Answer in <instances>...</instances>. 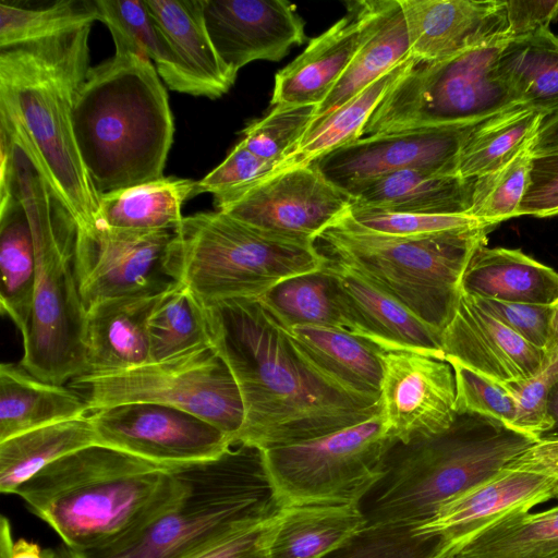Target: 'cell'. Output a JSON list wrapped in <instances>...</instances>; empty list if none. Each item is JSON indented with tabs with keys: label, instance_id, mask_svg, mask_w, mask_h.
Here are the masks:
<instances>
[{
	"label": "cell",
	"instance_id": "cell-51",
	"mask_svg": "<svg viewBox=\"0 0 558 558\" xmlns=\"http://www.w3.org/2000/svg\"><path fill=\"white\" fill-rule=\"evenodd\" d=\"M558 215V149L532 155L529 180L518 217Z\"/></svg>",
	"mask_w": 558,
	"mask_h": 558
},
{
	"label": "cell",
	"instance_id": "cell-58",
	"mask_svg": "<svg viewBox=\"0 0 558 558\" xmlns=\"http://www.w3.org/2000/svg\"><path fill=\"white\" fill-rule=\"evenodd\" d=\"M46 558H74L72 550L64 544L54 548L44 549Z\"/></svg>",
	"mask_w": 558,
	"mask_h": 558
},
{
	"label": "cell",
	"instance_id": "cell-32",
	"mask_svg": "<svg viewBox=\"0 0 558 558\" xmlns=\"http://www.w3.org/2000/svg\"><path fill=\"white\" fill-rule=\"evenodd\" d=\"M194 180L171 175L100 194L98 226L131 231H174L184 217L183 204L194 197Z\"/></svg>",
	"mask_w": 558,
	"mask_h": 558
},
{
	"label": "cell",
	"instance_id": "cell-25",
	"mask_svg": "<svg viewBox=\"0 0 558 558\" xmlns=\"http://www.w3.org/2000/svg\"><path fill=\"white\" fill-rule=\"evenodd\" d=\"M362 39L360 16L348 7L345 16L313 38L301 54L276 74L272 107L322 105L350 65Z\"/></svg>",
	"mask_w": 558,
	"mask_h": 558
},
{
	"label": "cell",
	"instance_id": "cell-38",
	"mask_svg": "<svg viewBox=\"0 0 558 558\" xmlns=\"http://www.w3.org/2000/svg\"><path fill=\"white\" fill-rule=\"evenodd\" d=\"M97 20L107 25L114 46L155 63L168 88L194 96V88L157 26L145 0H95Z\"/></svg>",
	"mask_w": 558,
	"mask_h": 558
},
{
	"label": "cell",
	"instance_id": "cell-34",
	"mask_svg": "<svg viewBox=\"0 0 558 558\" xmlns=\"http://www.w3.org/2000/svg\"><path fill=\"white\" fill-rule=\"evenodd\" d=\"M0 305L22 338L26 335L36 278V252L27 215L13 194L0 202Z\"/></svg>",
	"mask_w": 558,
	"mask_h": 558
},
{
	"label": "cell",
	"instance_id": "cell-5",
	"mask_svg": "<svg viewBox=\"0 0 558 558\" xmlns=\"http://www.w3.org/2000/svg\"><path fill=\"white\" fill-rule=\"evenodd\" d=\"M172 466L93 445L52 462L14 493L73 551L107 546L181 492Z\"/></svg>",
	"mask_w": 558,
	"mask_h": 558
},
{
	"label": "cell",
	"instance_id": "cell-24",
	"mask_svg": "<svg viewBox=\"0 0 558 558\" xmlns=\"http://www.w3.org/2000/svg\"><path fill=\"white\" fill-rule=\"evenodd\" d=\"M160 294L110 299L85 311V374H110L149 363L148 318Z\"/></svg>",
	"mask_w": 558,
	"mask_h": 558
},
{
	"label": "cell",
	"instance_id": "cell-47",
	"mask_svg": "<svg viewBox=\"0 0 558 558\" xmlns=\"http://www.w3.org/2000/svg\"><path fill=\"white\" fill-rule=\"evenodd\" d=\"M448 362L454 373L457 414L486 417L514 430V405L501 386L458 362Z\"/></svg>",
	"mask_w": 558,
	"mask_h": 558
},
{
	"label": "cell",
	"instance_id": "cell-22",
	"mask_svg": "<svg viewBox=\"0 0 558 558\" xmlns=\"http://www.w3.org/2000/svg\"><path fill=\"white\" fill-rule=\"evenodd\" d=\"M327 268L333 281L345 331L363 338L380 351H408L445 359L437 330L329 257Z\"/></svg>",
	"mask_w": 558,
	"mask_h": 558
},
{
	"label": "cell",
	"instance_id": "cell-41",
	"mask_svg": "<svg viewBox=\"0 0 558 558\" xmlns=\"http://www.w3.org/2000/svg\"><path fill=\"white\" fill-rule=\"evenodd\" d=\"M260 298L290 326L313 325L345 331L327 263L320 270L280 282Z\"/></svg>",
	"mask_w": 558,
	"mask_h": 558
},
{
	"label": "cell",
	"instance_id": "cell-23",
	"mask_svg": "<svg viewBox=\"0 0 558 558\" xmlns=\"http://www.w3.org/2000/svg\"><path fill=\"white\" fill-rule=\"evenodd\" d=\"M347 5L360 16L363 39L337 85L316 108L313 123L411 58L407 22L399 0H359Z\"/></svg>",
	"mask_w": 558,
	"mask_h": 558
},
{
	"label": "cell",
	"instance_id": "cell-20",
	"mask_svg": "<svg viewBox=\"0 0 558 558\" xmlns=\"http://www.w3.org/2000/svg\"><path fill=\"white\" fill-rule=\"evenodd\" d=\"M440 345L447 361L498 384L534 376L546 356L545 350L520 337L463 291L441 332Z\"/></svg>",
	"mask_w": 558,
	"mask_h": 558
},
{
	"label": "cell",
	"instance_id": "cell-35",
	"mask_svg": "<svg viewBox=\"0 0 558 558\" xmlns=\"http://www.w3.org/2000/svg\"><path fill=\"white\" fill-rule=\"evenodd\" d=\"M497 68L521 105L558 112V37L550 29L504 44Z\"/></svg>",
	"mask_w": 558,
	"mask_h": 558
},
{
	"label": "cell",
	"instance_id": "cell-14",
	"mask_svg": "<svg viewBox=\"0 0 558 558\" xmlns=\"http://www.w3.org/2000/svg\"><path fill=\"white\" fill-rule=\"evenodd\" d=\"M88 415L98 445L167 468L214 459L234 446L205 420L159 403L117 404Z\"/></svg>",
	"mask_w": 558,
	"mask_h": 558
},
{
	"label": "cell",
	"instance_id": "cell-43",
	"mask_svg": "<svg viewBox=\"0 0 558 558\" xmlns=\"http://www.w3.org/2000/svg\"><path fill=\"white\" fill-rule=\"evenodd\" d=\"M531 149L527 148L501 168L475 178L469 216L497 226L518 217L529 180Z\"/></svg>",
	"mask_w": 558,
	"mask_h": 558
},
{
	"label": "cell",
	"instance_id": "cell-48",
	"mask_svg": "<svg viewBox=\"0 0 558 558\" xmlns=\"http://www.w3.org/2000/svg\"><path fill=\"white\" fill-rule=\"evenodd\" d=\"M279 163L259 158L240 141L226 159L203 179L195 181L194 196L218 195L243 190L278 171Z\"/></svg>",
	"mask_w": 558,
	"mask_h": 558
},
{
	"label": "cell",
	"instance_id": "cell-59",
	"mask_svg": "<svg viewBox=\"0 0 558 558\" xmlns=\"http://www.w3.org/2000/svg\"><path fill=\"white\" fill-rule=\"evenodd\" d=\"M263 558H266V556H265V557H263Z\"/></svg>",
	"mask_w": 558,
	"mask_h": 558
},
{
	"label": "cell",
	"instance_id": "cell-15",
	"mask_svg": "<svg viewBox=\"0 0 558 558\" xmlns=\"http://www.w3.org/2000/svg\"><path fill=\"white\" fill-rule=\"evenodd\" d=\"M173 231L98 226L75 238V272L85 311L101 301L160 294L174 281L167 270Z\"/></svg>",
	"mask_w": 558,
	"mask_h": 558
},
{
	"label": "cell",
	"instance_id": "cell-26",
	"mask_svg": "<svg viewBox=\"0 0 558 558\" xmlns=\"http://www.w3.org/2000/svg\"><path fill=\"white\" fill-rule=\"evenodd\" d=\"M474 179L408 169L348 191L351 206L390 213L468 215Z\"/></svg>",
	"mask_w": 558,
	"mask_h": 558
},
{
	"label": "cell",
	"instance_id": "cell-1",
	"mask_svg": "<svg viewBox=\"0 0 558 558\" xmlns=\"http://www.w3.org/2000/svg\"><path fill=\"white\" fill-rule=\"evenodd\" d=\"M199 306L209 344L241 395L244 421L234 446L264 450L305 441L381 412V400L353 396L322 374L264 299Z\"/></svg>",
	"mask_w": 558,
	"mask_h": 558
},
{
	"label": "cell",
	"instance_id": "cell-33",
	"mask_svg": "<svg viewBox=\"0 0 558 558\" xmlns=\"http://www.w3.org/2000/svg\"><path fill=\"white\" fill-rule=\"evenodd\" d=\"M93 445H98V439L88 414L0 441L1 493L14 494L47 465Z\"/></svg>",
	"mask_w": 558,
	"mask_h": 558
},
{
	"label": "cell",
	"instance_id": "cell-31",
	"mask_svg": "<svg viewBox=\"0 0 558 558\" xmlns=\"http://www.w3.org/2000/svg\"><path fill=\"white\" fill-rule=\"evenodd\" d=\"M85 400L69 386L41 380L22 366L0 365V441L87 415Z\"/></svg>",
	"mask_w": 558,
	"mask_h": 558
},
{
	"label": "cell",
	"instance_id": "cell-10",
	"mask_svg": "<svg viewBox=\"0 0 558 558\" xmlns=\"http://www.w3.org/2000/svg\"><path fill=\"white\" fill-rule=\"evenodd\" d=\"M504 44L470 49L438 61L414 60L386 93L363 136L475 124L519 105L497 68Z\"/></svg>",
	"mask_w": 558,
	"mask_h": 558
},
{
	"label": "cell",
	"instance_id": "cell-18",
	"mask_svg": "<svg viewBox=\"0 0 558 558\" xmlns=\"http://www.w3.org/2000/svg\"><path fill=\"white\" fill-rule=\"evenodd\" d=\"M554 498L549 480L534 472L504 469L490 480L444 504L411 534L414 549L430 543L425 558H445L453 548L492 525L531 511Z\"/></svg>",
	"mask_w": 558,
	"mask_h": 558
},
{
	"label": "cell",
	"instance_id": "cell-6",
	"mask_svg": "<svg viewBox=\"0 0 558 558\" xmlns=\"http://www.w3.org/2000/svg\"><path fill=\"white\" fill-rule=\"evenodd\" d=\"M13 189L27 215L36 252L32 314L20 366L41 380L63 385L86 372L85 308L75 272L76 225L16 145Z\"/></svg>",
	"mask_w": 558,
	"mask_h": 558
},
{
	"label": "cell",
	"instance_id": "cell-27",
	"mask_svg": "<svg viewBox=\"0 0 558 558\" xmlns=\"http://www.w3.org/2000/svg\"><path fill=\"white\" fill-rule=\"evenodd\" d=\"M184 73L194 96L210 99L227 94L238 73L227 66L208 35L202 0H145Z\"/></svg>",
	"mask_w": 558,
	"mask_h": 558
},
{
	"label": "cell",
	"instance_id": "cell-45",
	"mask_svg": "<svg viewBox=\"0 0 558 558\" xmlns=\"http://www.w3.org/2000/svg\"><path fill=\"white\" fill-rule=\"evenodd\" d=\"M545 353L544 364L534 376L514 383H499L514 405V430L535 441L554 426L548 397L558 381V355L550 351Z\"/></svg>",
	"mask_w": 558,
	"mask_h": 558
},
{
	"label": "cell",
	"instance_id": "cell-56",
	"mask_svg": "<svg viewBox=\"0 0 558 558\" xmlns=\"http://www.w3.org/2000/svg\"><path fill=\"white\" fill-rule=\"evenodd\" d=\"M548 411L554 420V426L539 440L558 439V381L550 389L548 397Z\"/></svg>",
	"mask_w": 558,
	"mask_h": 558
},
{
	"label": "cell",
	"instance_id": "cell-55",
	"mask_svg": "<svg viewBox=\"0 0 558 558\" xmlns=\"http://www.w3.org/2000/svg\"><path fill=\"white\" fill-rule=\"evenodd\" d=\"M530 149L532 155L558 149V112L544 120Z\"/></svg>",
	"mask_w": 558,
	"mask_h": 558
},
{
	"label": "cell",
	"instance_id": "cell-30",
	"mask_svg": "<svg viewBox=\"0 0 558 558\" xmlns=\"http://www.w3.org/2000/svg\"><path fill=\"white\" fill-rule=\"evenodd\" d=\"M282 508L266 558H324L351 545L364 532L360 504H314Z\"/></svg>",
	"mask_w": 558,
	"mask_h": 558
},
{
	"label": "cell",
	"instance_id": "cell-44",
	"mask_svg": "<svg viewBox=\"0 0 558 558\" xmlns=\"http://www.w3.org/2000/svg\"><path fill=\"white\" fill-rule=\"evenodd\" d=\"M316 108L276 105L265 117L253 121L243 130L241 142L257 157L277 162L283 169L286 159L313 123Z\"/></svg>",
	"mask_w": 558,
	"mask_h": 558
},
{
	"label": "cell",
	"instance_id": "cell-7",
	"mask_svg": "<svg viewBox=\"0 0 558 558\" xmlns=\"http://www.w3.org/2000/svg\"><path fill=\"white\" fill-rule=\"evenodd\" d=\"M172 468L182 489L165 509L107 546L72 550L74 558H185L279 508L255 448Z\"/></svg>",
	"mask_w": 558,
	"mask_h": 558
},
{
	"label": "cell",
	"instance_id": "cell-36",
	"mask_svg": "<svg viewBox=\"0 0 558 558\" xmlns=\"http://www.w3.org/2000/svg\"><path fill=\"white\" fill-rule=\"evenodd\" d=\"M545 119L519 104L481 122L460 151L456 174L475 179L501 168L531 147Z\"/></svg>",
	"mask_w": 558,
	"mask_h": 558
},
{
	"label": "cell",
	"instance_id": "cell-39",
	"mask_svg": "<svg viewBox=\"0 0 558 558\" xmlns=\"http://www.w3.org/2000/svg\"><path fill=\"white\" fill-rule=\"evenodd\" d=\"M413 63L414 59L411 57L313 123L296 148L286 159L283 169L308 165L324 154L363 137L368 119L386 93Z\"/></svg>",
	"mask_w": 558,
	"mask_h": 558
},
{
	"label": "cell",
	"instance_id": "cell-29",
	"mask_svg": "<svg viewBox=\"0 0 558 558\" xmlns=\"http://www.w3.org/2000/svg\"><path fill=\"white\" fill-rule=\"evenodd\" d=\"M462 291L477 298L554 305L558 272L518 248L481 245L462 278Z\"/></svg>",
	"mask_w": 558,
	"mask_h": 558
},
{
	"label": "cell",
	"instance_id": "cell-57",
	"mask_svg": "<svg viewBox=\"0 0 558 558\" xmlns=\"http://www.w3.org/2000/svg\"><path fill=\"white\" fill-rule=\"evenodd\" d=\"M545 351H550L558 355V301L554 304L551 335Z\"/></svg>",
	"mask_w": 558,
	"mask_h": 558
},
{
	"label": "cell",
	"instance_id": "cell-53",
	"mask_svg": "<svg viewBox=\"0 0 558 558\" xmlns=\"http://www.w3.org/2000/svg\"><path fill=\"white\" fill-rule=\"evenodd\" d=\"M506 469L534 472L550 481L554 498L558 499V439L533 444Z\"/></svg>",
	"mask_w": 558,
	"mask_h": 558
},
{
	"label": "cell",
	"instance_id": "cell-50",
	"mask_svg": "<svg viewBox=\"0 0 558 558\" xmlns=\"http://www.w3.org/2000/svg\"><path fill=\"white\" fill-rule=\"evenodd\" d=\"M470 296L478 306L495 316L527 342L543 350L546 349L551 335L554 305Z\"/></svg>",
	"mask_w": 558,
	"mask_h": 558
},
{
	"label": "cell",
	"instance_id": "cell-8",
	"mask_svg": "<svg viewBox=\"0 0 558 558\" xmlns=\"http://www.w3.org/2000/svg\"><path fill=\"white\" fill-rule=\"evenodd\" d=\"M496 227L480 225L429 238H404L366 230L347 211L317 240L330 259L401 303L441 336L459 302L472 255Z\"/></svg>",
	"mask_w": 558,
	"mask_h": 558
},
{
	"label": "cell",
	"instance_id": "cell-16",
	"mask_svg": "<svg viewBox=\"0 0 558 558\" xmlns=\"http://www.w3.org/2000/svg\"><path fill=\"white\" fill-rule=\"evenodd\" d=\"M480 123L367 135L311 163L345 194L369 180L401 170L456 174L460 151Z\"/></svg>",
	"mask_w": 558,
	"mask_h": 558
},
{
	"label": "cell",
	"instance_id": "cell-54",
	"mask_svg": "<svg viewBox=\"0 0 558 558\" xmlns=\"http://www.w3.org/2000/svg\"><path fill=\"white\" fill-rule=\"evenodd\" d=\"M0 557L1 558H46L44 549L35 542L24 538L14 541L9 520L2 515L0 525Z\"/></svg>",
	"mask_w": 558,
	"mask_h": 558
},
{
	"label": "cell",
	"instance_id": "cell-28",
	"mask_svg": "<svg viewBox=\"0 0 558 558\" xmlns=\"http://www.w3.org/2000/svg\"><path fill=\"white\" fill-rule=\"evenodd\" d=\"M287 326L295 345L322 374L353 396L380 401L383 363L378 348L341 329Z\"/></svg>",
	"mask_w": 558,
	"mask_h": 558
},
{
	"label": "cell",
	"instance_id": "cell-49",
	"mask_svg": "<svg viewBox=\"0 0 558 558\" xmlns=\"http://www.w3.org/2000/svg\"><path fill=\"white\" fill-rule=\"evenodd\" d=\"M282 517L279 507L272 513L239 526L185 558H263Z\"/></svg>",
	"mask_w": 558,
	"mask_h": 558
},
{
	"label": "cell",
	"instance_id": "cell-37",
	"mask_svg": "<svg viewBox=\"0 0 558 558\" xmlns=\"http://www.w3.org/2000/svg\"><path fill=\"white\" fill-rule=\"evenodd\" d=\"M445 558H558V506L506 517Z\"/></svg>",
	"mask_w": 558,
	"mask_h": 558
},
{
	"label": "cell",
	"instance_id": "cell-12",
	"mask_svg": "<svg viewBox=\"0 0 558 558\" xmlns=\"http://www.w3.org/2000/svg\"><path fill=\"white\" fill-rule=\"evenodd\" d=\"M69 387L85 400L89 412L133 402L169 405L213 424L233 445L244 421L235 380L210 345L123 372L83 374Z\"/></svg>",
	"mask_w": 558,
	"mask_h": 558
},
{
	"label": "cell",
	"instance_id": "cell-3",
	"mask_svg": "<svg viewBox=\"0 0 558 558\" xmlns=\"http://www.w3.org/2000/svg\"><path fill=\"white\" fill-rule=\"evenodd\" d=\"M536 441L500 423L458 415L446 433L398 445L357 539L371 558L411 557L412 531L447 501L490 480ZM415 550V549H414Z\"/></svg>",
	"mask_w": 558,
	"mask_h": 558
},
{
	"label": "cell",
	"instance_id": "cell-52",
	"mask_svg": "<svg viewBox=\"0 0 558 558\" xmlns=\"http://www.w3.org/2000/svg\"><path fill=\"white\" fill-rule=\"evenodd\" d=\"M508 41L549 29L558 15V0L506 1Z\"/></svg>",
	"mask_w": 558,
	"mask_h": 558
},
{
	"label": "cell",
	"instance_id": "cell-19",
	"mask_svg": "<svg viewBox=\"0 0 558 558\" xmlns=\"http://www.w3.org/2000/svg\"><path fill=\"white\" fill-rule=\"evenodd\" d=\"M206 28L234 72L257 61H279L305 40L304 21L283 0H202Z\"/></svg>",
	"mask_w": 558,
	"mask_h": 558
},
{
	"label": "cell",
	"instance_id": "cell-46",
	"mask_svg": "<svg viewBox=\"0 0 558 558\" xmlns=\"http://www.w3.org/2000/svg\"><path fill=\"white\" fill-rule=\"evenodd\" d=\"M348 216L360 227L388 235L429 238L453 230L487 225L469 215L390 213L350 207Z\"/></svg>",
	"mask_w": 558,
	"mask_h": 558
},
{
	"label": "cell",
	"instance_id": "cell-21",
	"mask_svg": "<svg viewBox=\"0 0 558 558\" xmlns=\"http://www.w3.org/2000/svg\"><path fill=\"white\" fill-rule=\"evenodd\" d=\"M399 1L416 61L444 60L508 41L504 0Z\"/></svg>",
	"mask_w": 558,
	"mask_h": 558
},
{
	"label": "cell",
	"instance_id": "cell-4",
	"mask_svg": "<svg viewBox=\"0 0 558 558\" xmlns=\"http://www.w3.org/2000/svg\"><path fill=\"white\" fill-rule=\"evenodd\" d=\"M114 47L110 59L89 69L72 112L76 144L99 195L165 177L174 135L153 62Z\"/></svg>",
	"mask_w": 558,
	"mask_h": 558
},
{
	"label": "cell",
	"instance_id": "cell-11",
	"mask_svg": "<svg viewBox=\"0 0 558 558\" xmlns=\"http://www.w3.org/2000/svg\"><path fill=\"white\" fill-rule=\"evenodd\" d=\"M397 445L380 412L339 430L259 453L278 507L361 505L384 478Z\"/></svg>",
	"mask_w": 558,
	"mask_h": 558
},
{
	"label": "cell",
	"instance_id": "cell-9",
	"mask_svg": "<svg viewBox=\"0 0 558 558\" xmlns=\"http://www.w3.org/2000/svg\"><path fill=\"white\" fill-rule=\"evenodd\" d=\"M315 242L280 236L220 211L185 216L174 229L167 270L203 303L260 298L280 282L324 268Z\"/></svg>",
	"mask_w": 558,
	"mask_h": 558
},
{
	"label": "cell",
	"instance_id": "cell-13",
	"mask_svg": "<svg viewBox=\"0 0 558 558\" xmlns=\"http://www.w3.org/2000/svg\"><path fill=\"white\" fill-rule=\"evenodd\" d=\"M217 210L263 231L315 242L351 199L312 163L284 168L243 190L214 195Z\"/></svg>",
	"mask_w": 558,
	"mask_h": 558
},
{
	"label": "cell",
	"instance_id": "cell-17",
	"mask_svg": "<svg viewBox=\"0 0 558 558\" xmlns=\"http://www.w3.org/2000/svg\"><path fill=\"white\" fill-rule=\"evenodd\" d=\"M381 413L400 445L435 437L456 422V381L450 363L408 351H381Z\"/></svg>",
	"mask_w": 558,
	"mask_h": 558
},
{
	"label": "cell",
	"instance_id": "cell-2",
	"mask_svg": "<svg viewBox=\"0 0 558 558\" xmlns=\"http://www.w3.org/2000/svg\"><path fill=\"white\" fill-rule=\"evenodd\" d=\"M87 25L0 50V126L72 215L76 232L98 226L99 194L73 129L76 94L89 71Z\"/></svg>",
	"mask_w": 558,
	"mask_h": 558
},
{
	"label": "cell",
	"instance_id": "cell-40",
	"mask_svg": "<svg viewBox=\"0 0 558 558\" xmlns=\"http://www.w3.org/2000/svg\"><path fill=\"white\" fill-rule=\"evenodd\" d=\"M149 362H160L209 341L198 300L181 283L163 292L148 318Z\"/></svg>",
	"mask_w": 558,
	"mask_h": 558
},
{
	"label": "cell",
	"instance_id": "cell-42",
	"mask_svg": "<svg viewBox=\"0 0 558 558\" xmlns=\"http://www.w3.org/2000/svg\"><path fill=\"white\" fill-rule=\"evenodd\" d=\"M95 1L65 0L45 8H23L0 2V48L8 49L48 39L92 25Z\"/></svg>",
	"mask_w": 558,
	"mask_h": 558
}]
</instances>
